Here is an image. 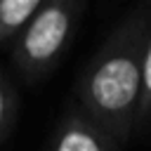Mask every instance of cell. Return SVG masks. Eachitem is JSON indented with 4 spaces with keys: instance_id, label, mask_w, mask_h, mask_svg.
Listing matches in <instances>:
<instances>
[{
    "instance_id": "obj_1",
    "label": "cell",
    "mask_w": 151,
    "mask_h": 151,
    "mask_svg": "<svg viewBox=\"0 0 151 151\" xmlns=\"http://www.w3.org/2000/svg\"><path fill=\"white\" fill-rule=\"evenodd\" d=\"M151 31V2L137 5L106 38L78 78L80 111L125 144L137 132L144 47Z\"/></svg>"
},
{
    "instance_id": "obj_2",
    "label": "cell",
    "mask_w": 151,
    "mask_h": 151,
    "mask_svg": "<svg viewBox=\"0 0 151 151\" xmlns=\"http://www.w3.org/2000/svg\"><path fill=\"white\" fill-rule=\"evenodd\" d=\"M85 5L80 0H42L14 40V66L24 78H42L66 52Z\"/></svg>"
},
{
    "instance_id": "obj_3",
    "label": "cell",
    "mask_w": 151,
    "mask_h": 151,
    "mask_svg": "<svg viewBox=\"0 0 151 151\" xmlns=\"http://www.w3.org/2000/svg\"><path fill=\"white\" fill-rule=\"evenodd\" d=\"M120 144L90 120L80 109H71L52 139V151H118Z\"/></svg>"
},
{
    "instance_id": "obj_4",
    "label": "cell",
    "mask_w": 151,
    "mask_h": 151,
    "mask_svg": "<svg viewBox=\"0 0 151 151\" xmlns=\"http://www.w3.org/2000/svg\"><path fill=\"white\" fill-rule=\"evenodd\" d=\"M42 0H0V45L17 40L24 26L40 9Z\"/></svg>"
},
{
    "instance_id": "obj_5",
    "label": "cell",
    "mask_w": 151,
    "mask_h": 151,
    "mask_svg": "<svg viewBox=\"0 0 151 151\" xmlns=\"http://www.w3.org/2000/svg\"><path fill=\"white\" fill-rule=\"evenodd\" d=\"M151 120V31L144 47V64H142V97L137 111V132Z\"/></svg>"
},
{
    "instance_id": "obj_6",
    "label": "cell",
    "mask_w": 151,
    "mask_h": 151,
    "mask_svg": "<svg viewBox=\"0 0 151 151\" xmlns=\"http://www.w3.org/2000/svg\"><path fill=\"white\" fill-rule=\"evenodd\" d=\"M14 111H17V101H14V92L7 83V78L0 73V144L7 139L12 123H14Z\"/></svg>"
}]
</instances>
